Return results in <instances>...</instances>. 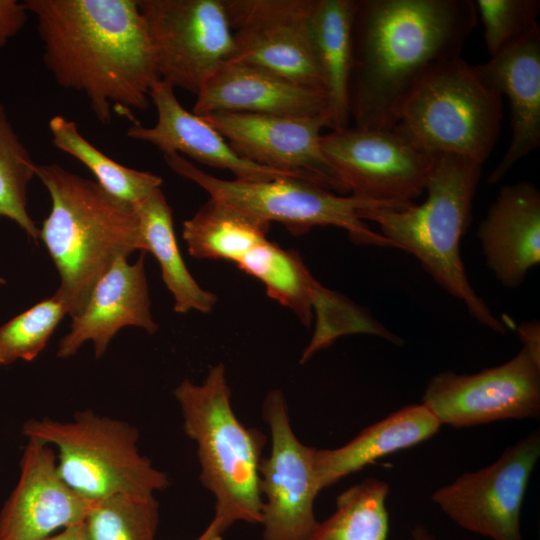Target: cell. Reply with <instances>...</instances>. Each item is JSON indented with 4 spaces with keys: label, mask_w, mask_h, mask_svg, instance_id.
I'll return each mask as SVG.
<instances>
[{
    "label": "cell",
    "mask_w": 540,
    "mask_h": 540,
    "mask_svg": "<svg viewBox=\"0 0 540 540\" xmlns=\"http://www.w3.org/2000/svg\"><path fill=\"white\" fill-rule=\"evenodd\" d=\"M57 84L82 93L96 119L138 123L160 80L138 0H25Z\"/></svg>",
    "instance_id": "1"
},
{
    "label": "cell",
    "mask_w": 540,
    "mask_h": 540,
    "mask_svg": "<svg viewBox=\"0 0 540 540\" xmlns=\"http://www.w3.org/2000/svg\"><path fill=\"white\" fill-rule=\"evenodd\" d=\"M477 24L470 0H356L350 116L392 128L402 101L433 65L460 56Z\"/></svg>",
    "instance_id": "2"
},
{
    "label": "cell",
    "mask_w": 540,
    "mask_h": 540,
    "mask_svg": "<svg viewBox=\"0 0 540 540\" xmlns=\"http://www.w3.org/2000/svg\"><path fill=\"white\" fill-rule=\"evenodd\" d=\"M36 177L51 199L40 239L60 277L55 295L74 318L116 259L137 250L145 252L138 216L134 206L58 164H37Z\"/></svg>",
    "instance_id": "3"
},
{
    "label": "cell",
    "mask_w": 540,
    "mask_h": 540,
    "mask_svg": "<svg viewBox=\"0 0 540 540\" xmlns=\"http://www.w3.org/2000/svg\"><path fill=\"white\" fill-rule=\"evenodd\" d=\"M482 163L451 154L433 155L421 205L405 209L375 207L360 218L376 222L393 247L412 254L447 293L461 301L479 324L506 333L499 320L469 282L460 255V241L471 219L472 202Z\"/></svg>",
    "instance_id": "4"
},
{
    "label": "cell",
    "mask_w": 540,
    "mask_h": 540,
    "mask_svg": "<svg viewBox=\"0 0 540 540\" xmlns=\"http://www.w3.org/2000/svg\"><path fill=\"white\" fill-rule=\"evenodd\" d=\"M174 396L184 433L197 447L199 479L215 498L214 516L229 526L236 521L261 524L259 466L267 438L237 418L224 364L210 366L201 384L183 380Z\"/></svg>",
    "instance_id": "5"
},
{
    "label": "cell",
    "mask_w": 540,
    "mask_h": 540,
    "mask_svg": "<svg viewBox=\"0 0 540 540\" xmlns=\"http://www.w3.org/2000/svg\"><path fill=\"white\" fill-rule=\"evenodd\" d=\"M502 96L460 56L427 70L399 106L394 128L430 155L484 163L497 142Z\"/></svg>",
    "instance_id": "6"
},
{
    "label": "cell",
    "mask_w": 540,
    "mask_h": 540,
    "mask_svg": "<svg viewBox=\"0 0 540 540\" xmlns=\"http://www.w3.org/2000/svg\"><path fill=\"white\" fill-rule=\"evenodd\" d=\"M23 433L56 448L61 478L90 502L119 493L155 495L169 486L167 474L140 454L137 429L124 421L85 410L68 422L29 420Z\"/></svg>",
    "instance_id": "7"
},
{
    "label": "cell",
    "mask_w": 540,
    "mask_h": 540,
    "mask_svg": "<svg viewBox=\"0 0 540 540\" xmlns=\"http://www.w3.org/2000/svg\"><path fill=\"white\" fill-rule=\"evenodd\" d=\"M163 156L175 174L200 186L210 198L269 224L281 223L294 236L303 235L315 226H336L346 230L356 244L393 247L388 239L372 231L359 216L364 209L390 208L386 205L339 195L295 178L263 181L221 179L201 170L180 154Z\"/></svg>",
    "instance_id": "8"
},
{
    "label": "cell",
    "mask_w": 540,
    "mask_h": 540,
    "mask_svg": "<svg viewBox=\"0 0 540 540\" xmlns=\"http://www.w3.org/2000/svg\"><path fill=\"white\" fill-rule=\"evenodd\" d=\"M160 80L197 95L234 50L224 0H138Z\"/></svg>",
    "instance_id": "9"
},
{
    "label": "cell",
    "mask_w": 540,
    "mask_h": 540,
    "mask_svg": "<svg viewBox=\"0 0 540 540\" xmlns=\"http://www.w3.org/2000/svg\"><path fill=\"white\" fill-rule=\"evenodd\" d=\"M321 147L351 196L393 209L414 204L433 162L394 127L333 130L322 135Z\"/></svg>",
    "instance_id": "10"
},
{
    "label": "cell",
    "mask_w": 540,
    "mask_h": 540,
    "mask_svg": "<svg viewBox=\"0 0 540 540\" xmlns=\"http://www.w3.org/2000/svg\"><path fill=\"white\" fill-rule=\"evenodd\" d=\"M262 417L271 435L270 454L262 457L259 466L263 540H310L318 523L314 501L321 491L314 468L315 447L295 435L281 390L267 393Z\"/></svg>",
    "instance_id": "11"
},
{
    "label": "cell",
    "mask_w": 540,
    "mask_h": 540,
    "mask_svg": "<svg viewBox=\"0 0 540 540\" xmlns=\"http://www.w3.org/2000/svg\"><path fill=\"white\" fill-rule=\"evenodd\" d=\"M422 404L442 424L469 427L540 415V360L526 348L474 374L445 371L428 382Z\"/></svg>",
    "instance_id": "12"
},
{
    "label": "cell",
    "mask_w": 540,
    "mask_h": 540,
    "mask_svg": "<svg viewBox=\"0 0 540 540\" xmlns=\"http://www.w3.org/2000/svg\"><path fill=\"white\" fill-rule=\"evenodd\" d=\"M313 2L224 0L234 40L230 61L325 93L310 27Z\"/></svg>",
    "instance_id": "13"
},
{
    "label": "cell",
    "mask_w": 540,
    "mask_h": 540,
    "mask_svg": "<svg viewBox=\"0 0 540 540\" xmlns=\"http://www.w3.org/2000/svg\"><path fill=\"white\" fill-rule=\"evenodd\" d=\"M540 456L535 430L508 447L493 464L437 489L432 500L462 528L492 540H523L520 516Z\"/></svg>",
    "instance_id": "14"
},
{
    "label": "cell",
    "mask_w": 540,
    "mask_h": 540,
    "mask_svg": "<svg viewBox=\"0 0 540 540\" xmlns=\"http://www.w3.org/2000/svg\"><path fill=\"white\" fill-rule=\"evenodd\" d=\"M200 116L244 159L334 193H348L322 151L321 131L329 128L326 117L229 112Z\"/></svg>",
    "instance_id": "15"
},
{
    "label": "cell",
    "mask_w": 540,
    "mask_h": 540,
    "mask_svg": "<svg viewBox=\"0 0 540 540\" xmlns=\"http://www.w3.org/2000/svg\"><path fill=\"white\" fill-rule=\"evenodd\" d=\"M27 438L19 480L0 512V540H42L80 524L92 503L61 478L51 445Z\"/></svg>",
    "instance_id": "16"
},
{
    "label": "cell",
    "mask_w": 540,
    "mask_h": 540,
    "mask_svg": "<svg viewBox=\"0 0 540 540\" xmlns=\"http://www.w3.org/2000/svg\"><path fill=\"white\" fill-rule=\"evenodd\" d=\"M145 253L137 261L119 257L94 285L80 314L72 318L70 331L61 339L57 356L69 358L80 347L91 341L96 358H101L107 347L123 327L135 326L149 334L157 331L150 309V298L145 274Z\"/></svg>",
    "instance_id": "17"
},
{
    "label": "cell",
    "mask_w": 540,
    "mask_h": 540,
    "mask_svg": "<svg viewBox=\"0 0 540 540\" xmlns=\"http://www.w3.org/2000/svg\"><path fill=\"white\" fill-rule=\"evenodd\" d=\"M150 101L157 112L155 125L146 127L139 122L133 123L126 131L129 138L149 143L163 155H187L201 164L226 169L238 180L294 178L241 157L202 116L184 108L177 99L174 88L166 82L158 80L154 83L150 91Z\"/></svg>",
    "instance_id": "18"
},
{
    "label": "cell",
    "mask_w": 540,
    "mask_h": 540,
    "mask_svg": "<svg viewBox=\"0 0 540 540\" xmlns=\"http://www.w3.org/2000/svg\"><path fill=\"white\" fill-rule=\"evenodd\" d=\"M192 112L196 115L229 112L327 118V99L324 92L271 71L228 61L196 95Z\"/></svg>",
    "instance_id": "19"
},
{
    "label": "cell",
    "mask_w": 540,
    "mask_h": 540,
    "mask_svg": "<svg viewBox=\"0 0 540 540\" xmlns=\"http://www.w3.org/2000/svg\"><path fill=\"white\" fill-rule=\"evenodd\" d=\"M474 67L488 87L509 101L512 135L506 152L487 179L494 184L540 145L539 26L488 62Z\"/></svg>",
    "instance_id": "20"
},
{
    "label": "cell",
    "mask_w": 540,
    "mask_h": 540,
    "mask_svg": "<svg viewBox=\"0 0 540 540\" xmlns=\"http://www.w3.org/2000/svg\"><path fill=\"white\" fill-rule=\"evenodd\" d=\"M485 262L505 287L515 288L540 263V192L530 182L503 186L479 224Z\"/></svg>",
    "instance_id": "21"
},
{
    "label": "cell",
    "mask_w": 540,
    "mask_h": 540,
    "mask_svg": "<svg viewBox=\"0 0 540 540\" xmlns=\"http://www.w3.org/2000/svg\"><path fill=\"white\" fill-rule=\"evenodd\" d=\"M441 423L422 403L405 406L363 429L347 444L314 451L320 489L355 473L376 460L410 448L438 432Z\"/></svg>",
    "instance_id": "22"
},
{
    "label": "cell",
    "mask_w": 540,
    "mask_h": 540,
    "mask_svg": "<svg viewBox=\"0 0 540 540\" xmlns=\"http://www.w3.org/2000/svg\"><path fill=\"white\" fill-rule=\"evenodd\" d=\"M355 10L356 0H314L311 11V34L332 131L347 128L350 118L349 81Z\"/></svg>",
    "instance_id": "23"
},
{
    "label": "cell",
    "mask_w": 540,
    "mask_h": 540,
    "mask_svg": "<svg viewBox=\"0 0 540 540\" xmlns=\"http://www.w3.org/2000/svg\"><path fill=\"white\" fill-rule=\"evenodd\" d=\"M134 208L144 251L152 253L158 261L162 279L173 296L174 311L181 314L211 312L217 296L202 288L186 267L175 235L172 210L161 188L155 189Z\"/></svg>",
    "instance_id": "24"
},
{
    "label": "cell",
    "mask_w": 540,
    "mask_h": 540,
    "mask_svg": "<svg viewBox=\"0 0 540 540\" xmlns=\"http://www.w3.org/2000/svg\"><path fill=\"white\" fill-rule=\"evenodd\" d=\"M269 228V223L209 198L184 221L182 236L192 257L236 264L252 248L267 240Z\"/></svg>",
    "instance_id": "25"
},
{
    "label": "cell",
    "mask_w": 540,
    "mask_h": 540,
    "mask_svg": "<svg viewBox=\"0 0 540 540\" xmlns=\"http://www.w3.org/2000/svg\"><path fill=\"white\" fill-rule=\"evenodd\" d=\"M236 265L261 281L269 297L290 309L304 326L310 327L322 285L297 251L284 249L267 239L252 248Z\"/></svg>",
    "instance_id": "26"
},
{
    "label": "cell",
    "mask_w": 540,
    "mask_h": 540,
    "mask_svg": "<svg viewBox=\"0 0 540 540\" xmlns=\"http://www.w3.org/2000/svg\"><path fill=\"white\" fill-rule=\"evenodd\" d=\"M52 144L72 156L94 175L96 183L113 198L134 206L157 188L162 178L154 173L126 167L91 144L77 124L62 115L48 123Z\"/></svg>",
    "instance_id": "27"
},
{
    "label": "cell",
    "mask_w": 540,
    "mask_h": 540,
    "mask_svg": "<svg viewBox=\"0 0 540 540\" xmlns=\"http://www.w3.org/2000/svg\"><path fill=\"white\" fill-rule=\"evenodd\" d=\"M388 492L389 485L377 478L349 487L337 497L334 513L317 523L310 540H387Z\"/></svg>",
    "instance_id": "28"
},
{
    "label": "cell",
    "mask_w": 540,
    "mask_h": 540,
    "mask_svg": "<svg viewBox=\"0 0 540 540\" xmlns=\"http://www.w3.org/2000/svg\"><path fill=\"white\" fill-rule=\"evenodd\" d=\"M154 494L119 493L93 501L81 522L87 540H156Z\"/></svg>",
    "instance_id": "29"
},
{
    "label": "cell",
    "mask_w": 540,
    "mask_h": 540,
    "mask_svg": "<svg viewBox=\"0 0 540 540\" xmlns=\"http://www.w3.org/2000/svg\"><path fill=\"white\" fill-rule=\"evenodd\" d=\"M36 167L0 103V216L15 222L37 244L40 229L27 209L28 186Z\"/></svg>",
    "instance_id": "30"
},
{
    "label": "cell",
    "mask_w": 540,
    "mask_h": 540,
    "mask_svg": "<svg viewBox=\"0 0 540 540\" xmlns=\"http://www.w3.org/2000/svg\"><path fill=\"white\" fill-rule=\"evenodd\" d=\"M316 327L313 338L305 349L301 363L317 351L331 345L346 334L364 333L381 337L392 344L401 345L403 340L388 330L368 311L345 296L322 286L314 304Z\"/></svg>",
    "instance_id": "31"
},
{
    "label": "cell",
    "mask_w": 540,
    "mask_h": 540,
    "mask_svg": "<svg viewBox=\"0 0 540 540\" xmlns=\"http://www.w3.org/2000/svg\"><path fill=\"white\" fill-rule=\"evenodd\" d=\"M55 294L0 326V365L32 361L46 347L59 322L67 315Z\"/></svg>",
    "instance_id": "32"
},
{
    "label": "cell",
    "mask_w": 540,
    "mask_h": 540,
    "mask_svg": "<svg viewBox=\"0 0 540 540\" xmlns=\"http://www.w3.org/2000/svg\"><path fill=\"white\" fill-rule=\"evenodd\" d=\"M484 40L491 57L539 26V0H477Z\"/></svg>",
    "instance_id": "33"
},
{
    "label": "cell",
    "mask_w": 540,
    "mask_h": 540,
    "mask_svg": "<svg viewBox=\"0 0 540 540\" xmlns=\"http://www.w3.org/2000/svg\"><path fill=\"white\" fill-rule=\"evenodd\" d=\"M27 15L28 11L23 2L0 0V47L22 31Z\"/></svg>",
    "instance_id": "34"
},
{
    "label": "cell",
    "mask_w": 540,
    "mask_h": 540,
    "mask_svg": "<svg viewBox=\"0 0 540 540\" xmlns=\"http://www.w3.org/2000/svg\"><path fill=\"white\" fill-rule=\"evenodd\" d=\"M517 333L526 348L535 358L540 360V325L534 320L523 323L518 327Z\"/></svg>",
    "instance_id": "35"
},
{
    "label": "cell",
    "mask_w": 540,
    "mask_h": 540,
    "mask_svg": "<svg viewBox=\"0 0 540 540\" xmlns=\"http://www.w3.org/2000/svg\"><path fill=\"white\" fill-rule=\"evenodd\" d=\"M229 527L223 520L214 516L205 530L194 540H223V534Z\"/></svg>",
    "instance_id": "36"
},
{
    "label": "cell",
    "mask_w": 540,
    "mask_h": 540,
    "mask_svg": "<svg viewBox=\"0 0 540 540\" xmlns=\"http://www.w3.org/2000/svg\"><path fill=\"white\" fill-rule=\"evenodd\" d=\"M42 540H87L81 527V523L67 527L59 534L51 535Z\"/></svg>",
    "instance_id": "37"
},
{
    "label": "cell",
    "mask_w": 540,
    "mask_h": 540,
    "mask_svg": "<svg viewBox=\"0 0 540 540\" xmlns=\"http://www.w3.org/2000/svg\"><path fill=\"white\" fill-rule=\"evenodd\" d=\"M412 540H434L429 531L422 525H416L411 532Z\"/></svg>",
    "instance_id": "38"
},
{
    "label": "cell",
    "mask_w": 540,
    "mask_h": 540,
    "mask_svg": "<svg viewBox=\"0 0 540 540\" xmlns=\"http://www.w3.org/2000/svg\"><path fill=\"white\" fill-rule=\"evenodd\" d=\"M5 284V279L0 275V285Z\"/></svg>",
    "instance_id": "39"
}]
</instances>
